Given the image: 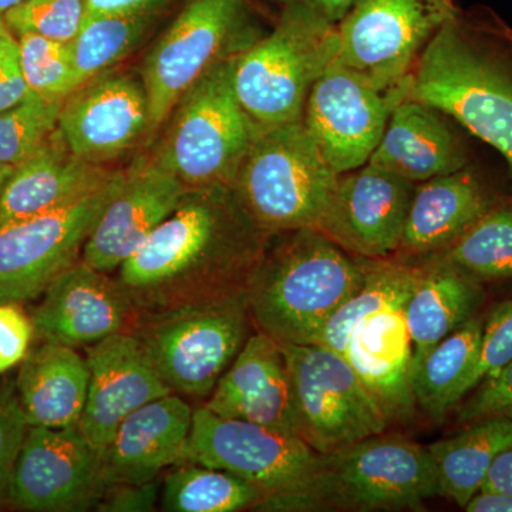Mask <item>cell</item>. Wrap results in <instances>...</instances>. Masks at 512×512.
I'll list each match as a JSON object with an SVG mask.
<instances>
[{"instance_id": "1", "label": "cell", "mask_w": 512, "mask_h": 512, "mask_svg": "<svg viewBox=\"0 0 512 512\" xmlns=\"http://www.w3.org/2000/svg\"><path fill=\"white\" fill-rule=\"evenodd\" d=\"M271 234L232 185L188 188L174 211L117 271L138 320L248 293Z\"/></svg>"}, {"instance_id": "2", "label": "cell", "mask_w": 512, "mask_h": 512, "mask_svg": "<svg viewBox=\"0 0 512 512\" xmlns=\"http://www.w3.org/2000/svg\"><path fill=\"white\" fill-rule=\"evenodd\" d=\"M406 97L436 107L495 148L512 173V32L458 12L407 76Z\"/></svg>"}, {"instance_id": "3", "label": "cell", "mask_w": 512, "mask_h": 512, "mask_svg": "<svg viewBox=\"0 0 512 512\" xmlns=\"http://www.w3.org/2000/svg\"><path fill=\"white\" fill-rule=\"evenodd\" d=\"M365 271V259L318 228L271 234L249 284L252 323L281 345H313Z\"/></svg>"}, {"instance_id": "4", "label": "cell", "mask_w": 512, "mask_h": 512, "mask_svg": "<svg viewBox=\"0 0 512 512\" xmlns=\"http://www.w3.org/2000/svg\"><path fill=\"white\" fill-rule=\"evenodd\" d=\"M436 495L439 485L429 447L383 433L318 454L302 480L265 494L252 511L421 510Z\"/></svg>"}, {"instance_id": "5", "label": "cell", "mask_w": 512, "mask_h": 512, "mask_svg": "<svg viewBox=\"0 0 512 512\" xmlns=\"http://www.w3.org/2000/svg\"><path fill=\"white\" fill-rule=\"evenodd\" d=\"M338 55V26L284 6L274 30L235 56L232 84L239 104L259 131L301 121L313 84Z\"/></svg>"}, {"instance_id": "6", "label": "cell", "mask_w": 512, "mask_h": 512, "mask_svg": "<svg viewBox=\"0 0 512 512\" xmlns=\"http://www.w3.org/2000/svg\"><path fill=\"white\" fill-rule=\"evenodd\" d=\"M234 59L215 64L180 97L148 154L188 188L234 185L258 136L235 94Z\"/></svg>"}, {"instance_id": "7", "label": "cell", "mask_w": 512, "mask_h": 512, "mask_svg": "<svg viewBox=\"0 0 512 512\" xmlns=\"http://www.w3.org/2000/svg\"><path fill=\"white\" fill-rule=\"evenodd\" d=\"M338 180L301 120L259 131L232 187L256 224L276 234L318 227Z\"/></svg>"}, {"instance_id": "8", "label": "cell", "mask_w": 512, "mask_h": 512, "mask_svg": "<svg viewBox=\"0 0 512 512\" xmlns=\"http://www.w3.org/2000/svg\"><path fill=\"white\" fill-rule=\"evenodd\" d=\"M251 325L244 293L147 316L134 333L171 392L204 399L247 342Z\"/></svg>"}, {"instance_id": "9", "label": "cell", "mask_w": 512, "mask_h": 512, "mask_svg": "<svg viewBox=\"0 0 512 512\" xmlns=\"http://www.w3.org/2000/svg\"><path fill=\"white\" fill-rule=\"evenodd\" d=\"M256 39L242 0H185L148 47L138 70L147 93L151 134L160 130L192 84Z\"/></svg>"}, {"instance_id": "10", "label": "cell", "mask_w": 512, "mask_h": 512, "mask_svg": "<svg viewBox=\"0 0 512 512\" xmlns=\"http://www.w3.org/2000/svg\"><path fill=\"white\" fill-rule=\"evenodd\" d=\"M281 348L298 434L316 453L386 433L389 420L342 353L316 343Z\"/></svg>"}, {"instance_id": "11", "label": "cell", "mask_w": 512, "mask_h": 512, "mask_svg": "<svg viewBox=\"0 0 512 512\" xmlns=\"http://www.w3.org/2000/svg\"><path fill=\"white\" fill-rule=\"evenodd\" d=\"M457 15L453 0H356L338 25V60L380 89L402 86L430 40Z\"/></svg>"}, {"instance_id": "12", "label": "cell", "mask_w": 512, "mask_h": 512, "mask_svg": "<svg viewBox=\"0 0 512 512\" xmlns=\"http://www.w3.org/2000/svg\"><path fill=\"white\" fill-rule=\"evenodd\" d=\"M121 170L100 190L59 210L0 225V303L33 301L82 259L90 232L119 185Z\"/></svg>"}, {"instance_id": "13", "label": "cell", "mask_w": 512, "mask_h": 512, "mask_svg": "<svg viewBox=\"0 0 512 512\" xmlns=\"http://www.w3.org/2000/svg\"><path fill=\"white\" fill-rule=\"evenodd\" d=\"M404 97L406 83L380 89L336 59L313 84L302 121L330 167L345 174L369 163Z\"/></svg>"}, {"instance_id": "14", "label": "cell", "mask_w": 512, "mask_h": 512, "mask_svg": "<svg viewBox=\"0 0 512 512\" xmlns=\"http://www.w3.org/2000/svg\"><path fill=\"white\" fill-rule=\"evenodd\" d=\"M318 454L295 434L218 416L201 406L192 414L190 439L181 461L228 471L272 494L302 480L315 466Z\"/></svg>"}, {"instance_id": "15", "label": "cell", "mask_w": 512, "mask_h": 512, "mask_svg": "<svg viewBox=\"0 0 512 512\" xmlns=\"http://www.w3.org/2000/svg\"><path fill=\"white\" fill-rule=\"evenodd\" d=\"M103 493L101 451L79 427H29L10 478L9 505L30 512L87 511Z\"/></svg>"}, {"instance_id": "16", "label": "cell", "mask_w": 512, "mask_h": 512, "mask_svg": "<svg viewBox=\"0 0 512 512\" xmlns=\"http://www.w3.org/2000/svg\"><path fill=\"white\" fill-rule=\"evenodd\" d=\"M57 130L77 157L107 167L151 134L140 73L111 69L80 84L62 101Z\"/></svg>"}, {"instance_id": "17", "label": "cell", "mask_w": 512, "mask_h": 512, "mask_svg": "<svg viewBox=\"0 0 512 512\" xmlns=\"http://www.w3.org/2000/svg\"><path fill=\"white\" fill-rule=\"evenodd\" d=\"M414 190L412 181L367 163L339 175L316 228L356 258H392Z\"/></svg>"}, {"instance_id": "18", "label": "cell", "mask_w": 512, "mask_h": 512, "mask_svg": "<svg viewBox=\"0 0 512 512\" xmlns=\"http://www.w3.org/2000/svg\"><path fill=\"white\" fill-rule=\"evenodd\" d=\"M187 190L148 154L138 157L121 170L117 190L84 244V264L106 274L117 271L143 247Z\"/></svg>"}, {"instance_id": "19", "label": "cell", "mask_w": 512, "mask_h": 512, "mask_svg": "<svg viewBox=\"0 0 512 512\" xmlns=\"http://www.w3.org/2000/svg\"><path fill=\"white\" fill-rule=\"evenodd\" d=\"M35 335L69 348L90 346L121 332H134L137 313L117 279L84 264L62 272L33 309Z\"/></svg>"}, {"instance_id": "20", "label": "cell", "mask_w": 512, "mask_h": 512, "mask_svg": "<svg viewBox=\"0 0 512 512\" xmlns=\"http://www.w3.org/2000/svg\"><path fill=\"white\" fill-rule=\"evenodd\" d=\"M89 390L79 430L103 453L121 421L144 404L173 393L158 375L134 332H121L86 348Z\"/></svg>"}, {"instance_id": "21", "label": "cell", "mask_w": 512, "mask_h": 512, "mask_svg": "<svg viewBox=\"0 0 512 512\" xmlns=\"http://www.w3.org/2000/svg\"><path fill=\"white\" fill-rule=\"evenodd\" d=\"M194 409L177 393L144 404L121 421L101 453L104 490L116 484L156 480L181 463L190 439Z\"/></svg>"}, {"instance_id": "22", "label": "cell", "mask_w": 512, "mask_h": 512, "mask_svg": "<svg viewBox=\"0 0 512 512\" xmlns=\"http://www.w3.org/2000/svg\"><path fill=\"white\" fill-rule=\"evenodd\" d=\"M404 306H390L359 320L343 350L390 424L407 423L417 410L413 346Z\"/></svg>"}, {"instance_id": "23", "label": "cell", "mask_w": 512, "mask_h": 512, "mask_svg": "<svg viewBox=\"0 0 512 512\" xmlns=\"http://www.w3.org/2000/svg\"><path fill=\"white\" fill-rule=\"evenodd\" d=\"M204 406L218 416L299 436L284 352L262 332L248 336Z\"/></svg>"}, {"instance_id": "24", "label": "cell", "mask_w": 512, "mask_h": 512, "mask_svg": "<svg viewBox=\"0 0 512 512\" xmlns=\"http://www.w3.org/2000/svg\"><path fill=\"white\" fill-rule=\"evenodd\" d=\"M114 173L77 157L56 128L10 171L0 194V225L67 207L100 190Z\"/></svg>"}, {"instance_id": "25", "label": "cell", "mask_w": 512, "mask_h": 512, "mask_svg": "<svg viewBox=\"0 0 512 512\" xmlns=\"http://www.w3.org/2000/svg\"><path fill=\"white\" fill-rule=\"evenodd\" d=\"M369 164L419 184L466 168L468 150L447 114L404 97L390 114Z\"/></svg>"}, {"instance_id": "26", "label": "cell", "mask_w": 512, "mask_h": 512, "mask_svg": "<svg viewBox=\"0 0 512 512\" xmlns=\"http://www.w3.org/2000/svg\"><path fill=\"white\" fill-rule=\"evenodd\" d=\"M480 178L468 168L416 184L396 258L441 254L490 210Z\"/></svg>"}, {"instance_id": "27", "label": "cell", "mask_w": 512, "mask_h": 512, "mask_svg": "<svg viewBox=\"0 0 512 512\" xmlns=\"http://www.w3.org/2000/svg\"><path fill=\"white\" fill-rule=\"evenodd\" d=\"M89 379L86 357L74 348L42 342L29 350L15 382L29 427H79Z\"/></svg>"}, {"instance_id": "28", "label": "cell", "mask_w": 512, "mask_h": 512, "mask_svg": "<svg viewBox=\"0 0 512 512\" xmlns=\"http://www.w3.org/2000/svg\"><path fill=\"white\" fill-rule=\"evenodd\" d=\"M484 301L480 282L440 254L420 262V275L404 306L413 346V372L441 339L460 328Z\"/></svg>"}, {"instance_id": "29", "label": "cell", "mask_w": 512, "mask_h": 512, "mask_svg": "<svg viewBox=\"0 0 512 512\" xmlns=\"http://www.w3.org/2000/svg\"><path fill=\"white\" fill-rule=\"evenodd\" d=\"M512 443V420L490 417L467 423L456 436L429 446L439 495L466 507L480 493L491 466Z\"/></svg>"}, {"instance_id": "30", "label": "cell", "mask_w": 512, "mask_h": 512, "mask_svg": "<svg viewBox=\"0 0 512 512\" xmlns=\"http://www.w3.org/2000/svg\"><path fill=\"white\" fill-rule=\"evenodd\" d=\"M484 322L477 316L441 339L413 372L417 409L440 423L467 396V382L480 355Z\"/></svg>"}, {"instance_id": "31", "label": "cell", "mask_w": 512, "mask_h": 512, "mask_svg": "<svg viewBox=\"0 0 512 512\" xmlns=\"http://www.w3.org/2000/svg\"><path fill=\"white\" fill-rule=\"evenodd\" d=\"M362 285L326 322L316 345L342 353L359 320L390 306L404 305L412 295L420 275V264L410 259H365Z\"/></svg>"}, {"instance_id": "32", "label": "cell", "mask_w": 512, "mask_h": 512, "mask_svg": "<svg viewBox=\"0 0 512 512\" xmlns=\"http://www.w3.org/2000/svg\"><path fill=\"white\" fill-rule=\"evenodd\" d=\"M164 8L110 13L84 20L72 42L77 87L116 69L136 52L163 18Z\"/></svg>"}, {"instance_id": "33", "label": "cell", "mask_w": 512, "mask_h": 512, "mask_svg": "<svg viewBox=\"0 0 512 512\" xmlns=\"http://www.w3.org/2000/svg\"><path fill=\"white\" fill-rule=\"evenodd\" d=\"M265 491L228 471L181 461L161 483V505L168 512L252 510Z\"/></svg>"}, {"instance_id": "34", "label": "cell", "mask_w": 512, "mask_h": 512, "mask_svg": "<svg viewBox=\"0 0 512 512\" xmlns=\"http://www.w3.org/2000/svg\"><path fill=\"white\" fill-rule=\"evenodd\" d=\"M440 255L478 282L512 279V204L491 207Z\"/></svg>"}, {"instance_id": "35", "label": "cell", "mask_w": 512, "mask_h": 512, "mask_svg": "<svg viewBox=\"0 0 512 512\" xmlns=\"http://www.w3.org/2000/svg\"><path fill=\"white\" fill-rule=\"evenodd\" d=\"M20 66L30 93L47 101H63L77 87L72 43L20 35Z\"/></svg>"}, {"instance_id": "36", "label": "cell", "mask_w": 512, "mask_h": 512, "mask_svg": "<svg viewBox=\"0 0 512 512\" xmlns=\"http://www.w3.org/2000/svg\"><path fill=\"white\" fill-rule=\"evenodd\" d=\"M62 101L30 93L22 103L0 113V164L18 165L57 128Z\"/></svg>"}, {"instance_id": "37", "label": "cell", "mask_w": 512, "mask_h": 512, "mask_svg": "<svg viewBox=\"0 0 512 512\" xmlns=\"http://www.w3.org/2000/svg\"><path fill=\"white\" fill-rule=\"evenodd\" d=\"M3 16L16 37L32 33L72 43L86 20V0H25Z\"/></svg>"}, {"instance_id": "38", "label": "cell", "mask_w": 512, "mask_h": 512, "mask_svg": "<svg viewBox=\"0 0 512 512\" xmlns=\"http://www.w3.org/2000/svg\"><path fill=\"white\" fill-rule=\"evenodd\" d=\"M28 430L16 383L0 379V505L8 504L10 478Z\"/></svg>"}, {"instance_id": "39", "label": "cell", "mask_w": 512, "mask_h": 512, "mask_svg": "<svg viewBox=\"0 0 512 512\" xmlns=\"http://www.w3.org/2000/svg\"><path fill=\"white\" fill-rule=\"evenodd\" d=\"M512 360V299L498 305L484 323L480 355L468 377L467 394Z\"/></svg>"}, {"instance_id": "40", "label": "cell", "mask_w": 512, "mask_h": 512, "mask_svg": "<svg viewBox=\"0 0 512 512\" xmlns=\"http://www.w3.org/2000/svg\"><path fill=\"white\" fill-rule=\"evenodd\" d=\"M476 389V393L468 397L458 410L460 423L490 417L512 420V360L500 372L484 379Z\"/></svg>"}, {"instance_id": "41", "label": "cell", "mask_w": 512, "mask_h": 512, "mask_svg": "<svg viewBox=\"0 0 512 512\" xmlns=\"http://www.w3.org/2000/svg\"><path fill=\"white\" fill-rule=\"evenodd\" d=\"M35 328L20 303H0V376L28 356Z\"/></svg>"}, {"instance_id": "42", "label": "cell", "mask_w": 512, "mask_h": 512, "mask_svg": "<svg viewBox=\"0 0 512 512\" xmlns=\"http://www.w3.org/2000/svg\"><path fill=\"white\" fill-rule=\"evenodd\" d=\"M161 494L157 480L138 484H116L107 487L96 505L101 512H151L156 510Z\"/></svg>"}, {"instance_id": "43", "label": "cell", "mask_w": 512, "mask_h": 512, "mask_svg": "<svg viewBox=\"0 0 512 512\" xmlns=\"http://www.w3.org/2000/svg\"><path fill=\"white\" fill-rule=\"evenodd\" d=\"M29 94L20 66L18 39L9 32L0 40V113L18 106Z\"/></svg>"}, {"instance_id": "44", "label": "cell", "mask_w": 512, "mask_h": 512, "mask_svg": "<svg viewBox=\"0 0 512 512\" xmlns=\"http://www.w3.org/2000/svg\"><path fill=\"white\" fill-rule=\"evenodd\" d=\"M356 0H278L279 5L298 6L312 12L313 15L325 19L332 25H339L340 20L345 18L346 13L352 8Z\"/></svg>"}, {"instance_id": "45", "label": "cell", "mask_w": 512, "mask_h": 512, "mask_svg": "<svg viewBox=\"0 0 512 512\" xmlns=\"http://www.w3.org/2000/svg\"><path fill=\"white\" fill-rule=\"evenodd\" d=\"M170 0H86V19L167 6Z\"/></svg>"}, {"instance_id": "46", "label": "cell", "mask_w": 512, "mask_h": 512, "mask_svg": "<svg viewBox=\"0 0 512 512\" xmlns=\"http://www.w3.org/2000/svg\"><path fill=\"white\" fill-rule=\"evenodd\" d=\"M480 491L512 494V443L495 458Z\"/></svg>"}, {"instance_id": "47", "label": "cell", "mask_w": 512, "mask_h": 512, "mask_svg": "<svg viewBox=\"0 0 512 512\" xmlns=\"http://www.w3.org/2000/svg\"><path fill=\"white\" fill-rule=\"evenodd\" d=\"M464 510L467 512H512V494L480 491L468 501Z\"/></svg>"}, {"instance_id": "48", "label": "cell", "mask_w": 512, "mask_h": 512, "mask_svg": "<svg viewBox=\"0 0 512 512\" xmlns=\"http://www.w3.org/2000/svg\"><path fill=\"white\" fill-rule=\"evenodd\" d=\"M22 2H25V0H0V15H5L6 12H9L10 9L15 8V6L20 5Z\"/></svg>"}, {"instance_id": "49", "label": "cell", "mask_w": 512, "mask_h": 512, "mask_svg": "<svg viewBox=\"0 0 512 512\" xmlns=\"http://www.w3.org/2000/svg\"><path fill=\"white\" fill-rule=\"evenodd\" d=\"M12 168V165L0 164V194H2L3 185H5L6 180H8Z\"/></svg>"}, {"instance_id": "50", "label": "cell", "mask_w": 512, "mask_h": 512, "mask_svg": "<svg viewBox=\"0 0 512 512\" xmlns=\"http://www.w3.org/2000/svg\"><path fill=\"white\" fill-rule=\"evenodd\" d=\"M10 32L8 25L5 22V16L0 15V40L3 39Z\"/></svg>"}]
</instances>
